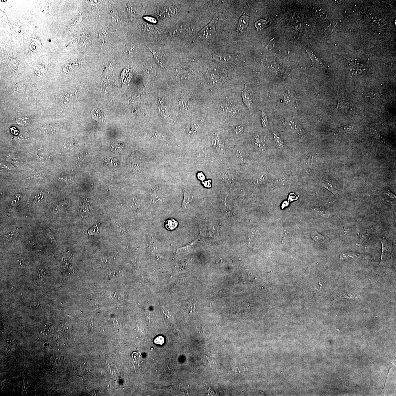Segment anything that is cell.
<instances>
[{"label":"cell","instance_id":"cell-1","mask_svg":"<svg viewBox=\"0 0 396 396\" xmlns=\"http://www.w3.org/2000/svg\"><path fill=\"white\" fill-rule=\"evenodd\" d=\"M219 110L221 114L228 116H233L238 113V110L234 104L229 102H224L220 104Z\"/></svg>","mask_w":396,"mask_h":396},{"label":"cell","instance_id":"cell-11","mask_svg":"<svg viewBox=\"0 0 396 396\" xmlns=\"http://www.w3.org/2000/svg\"><path fill=\"white\" fill-rule=\"evenodd\" d=\"M322 158L320 154H317L310 157L308 160V163L310 166L318 165L322 161Z\"/></svg>","mask_w":396,"mask_h":396},{"label":"cell","instance_id":"cell-31","mask_svg":"<svg viewBox=\"0 0 396 396\" xmlns=\"http://www.w3.org/2000/svg\"><path fill=\"white\" fill-rule=\"evenodd\" d=\"M261 120L262 125L263 127H267L268 123L267 116L265 113L263 111L262 112Z\"/></svg>","mask_w":396,"mask_h":396},{"label":"cell","instance_id":"cell-35","mask_svg":"<svg viewBox=\"0 0 396 396\" xmlns=\"http://www.w3.org/2000/svg\"><path fill=\"white\" fill-rule=\"evenodd\" d=\"M14 234L15 233L14 232H13V231H11L10 232L7 233L6 235L5 238L7 240H11L13 238V237H14Z\"/></svg>","mask_w":396,"mask_h":396},{"label":"cell","instance_id":"cell-27","mask_svg":"<svg viewBox=\"0 0 396 396\" xmlns=\"http://www.w3.org/2000/svg\"><path fill=\"white\" fill-rule=\"evenodd\" d=\"M22 196L20 194H17L13 197L11 201V204L13 206H15L18 204L22 201Z\"/></svg>","mask_w":396,"mask_h":396},{"label":"cell","instance_id":"cell-9","mask_svg":"<svg viewBox=\"0 0 396 396\" xmlns=\"http://www.w3.org/2000/svg\"><path fill=\"white\" fill-rule=\"evenodd\" d=\"M90 210L91 206L88 203L87 200H85L81 207L80 215L82 217H87L90 213Z\"/></svg>","mask_w":396,"mask_h":396},{"label":"cell","instance_id":"cell-15","mask_svg":"<svg viewBox=\"0 0 396 396\" xmlns=\"http://www.w3.org/2000/svg\"><path fill=\"white\" fill-rule=\"evenodd\" d=\"M289 177L286 174H282L279 176L275 180V184L278 186H284L288 182Z\"/></svg>","mask_w":396,"mask_h":396},{"label":"cell","instance_id":"cell-23","mask_svg":"<svg viewBox=\"0 0 396 396\" xmlns=\"http://www.w3.org/2000/svg\"><path fill=\"white\" fill-rule=\"evenodd\" d=\"M353 125L350 124L345 126L337 128L333 131L334 134L345 133L349 131L353 128Z\"/></svg>","mask_w":396,"mask_h":396},{"label":"cell","instance_id":"cell-25","mask_svg":"<svg viewBox=\"0 0 396 396\" xmlns=\"http://www.w3.org/2000/svg\"><path fill=\"white\" fill-rule=\"evenodd\" d=\"M101 230V225L100 223L95 224L88 231V233L91 235H95L98 233Z\"/></svg>","mask_w":396,"mask_h":396},{"label":"cell","instance_id":"cell-2","mask_svg":"<svg viewBox=\"0 0 396 396\" xmlns=\"http://www.w3.org/2000/svg\"><path fill=\"white\" fill-rule=\"evenodd\" d=\"M382 245V251L380 264L383 263L389 259L391 255L392 250L391 244L385 239H381Z\"/></svg>","mask_w":396,"mask_h":396},{"label":"cell","instance_id":"cell-21","mask_svg":"<svg viewBox=\"0 0 396 396\" xmlns=\"http://www.w3.org/2000/svg\"><path fill=\"white\" fill-rule=\"evenodd\" d=\"M358 255L353 252H345L340 256V259L342 260L356 259L358 258Z\"/></svg>","mask_w":396,"mask_h":396},{"label":"cell","instance_id":"cell-18","mask_svg":"<svg viewBox=\"0 0 396 396\" xmlns=\"http://www.w3.org/2000/svg\"><path fill=\"white\" fill-rule=\"evenodd\" d=\"M314 213L323 217L329 218L330 215V212L321 208H315L313 210Z\"/></svg>","mask_w":396,"mask_h":396},{"label":"cell","instance_id":"cell-6","mask_svg":"<svg viewBox=\"0 0 396 396\" xmlns=\"http://www.w3.org/2000/svg\"><path fill=\"white\" fill-rule=\"evenodd\" d=\"M380 196L382 200L389 202H394L396 199L395 195L389 190L380 192Z\"/></svg>","mask_w":396,"mask_h":396},{"label":"cell","instance_id":"cell-19","mask_svg":"<svg viewBox=\"0 0 396 396\" xmlns=\"http://www.w3.org/2000/svg\"><path fill=\"white\" fill-rule=\"evenodd\" d=\"M246 371L247 369L244 368V367H237L231 368L228 371V372L229 374L233 375H238L242 374H244L246 372Z\"/></svg>","mask_w":396,"mask_h":396},{"label":"cell","instance_id":"cell-30","mask_svg":"<svg viewBox=\"0 0 396 396\" xmlns=\"http://www.w3.org/2000/svg\"><path fill=\"white\" fill-rule=\"evenodd\" d=\"M267 24V22L265 20H261L255 23V26L258 30H261L265 28Z\"/></svg>","mask_w":396,"mask_h":396},{"label":"cell","instance_id":"cell-16","mask_svg":"<svg viewBox=\"0 0 396 396\" xmlns=\"http://www.w3.org/2000/svg\"><path fill=\"white\" fill-rule=\"evenodd\" d=\"M152 52L156 62L161 67H164L165 66V61L162 54L157 51H153Z\"/></svg>","mask_w":396,"mask_h":396},{"label":"cell","instance_id":"cell-20","mask_svg":"<svg viewBox=\"0 0 396 396\" xmlns=\"http://www.w3.org/2000/svg\"><path fill=\"white\" fill-rule=\"evenodd\" d=\"M273 136L277 147L280 150H282L284 148V143L282 138L277 132H274Z\"/></svg>","mask_w":396,"mask_h":396},{"label":"cell","instance_id":"cell-22","mask_svg":"<svg viewBox=\"0 0 396 396\" xmlns=\"http://www.w3.org/2000/svg\"><path fill=\"white\" fill-rule=\"evenodd\" d=\"M311 237L315 242L317 243H321L324 242V237L319 234L317 231H313L311 233Z\"/></svg>","mask_w":396,"mask_h":396},{"label":"cell","instance_id":"cell-26","mask_svg":"<svg viewBox=\"0 0 396 396\" xmlns=\"http://www.w3.org/2000/svg\"><path fill=\"white\" fill-rule=\"evenodd\" d=\"M47 198L46 194L44 192H41L36 194L34 200L38 203H41L45 201Z\"/></svg>","mask_w":396,"mask_h":396},{"label":"cell","instance_id":"cell-28","mask_svg":"<svg viewBox=\"0 0 396 396\" xmlns=\"http://www.w3.org/2000/svg\"><path fill=\"white\" fill-rule=\"evenodd\" d=\"M255 145L262 152H263L266 150V146L265 143L261 139L259 138L256 139Z\"/></svg>","mask_w":396,"mask_h":396},{"label":"cell","instance_id":"cell-4","mask_svg":"<svg viewBox=\"0 0 396 396\" xmlns=\"http://www.w3.org/2000/svg\"><path fill=\"white\" fill-rule=\"evenodd\" d=\"M350 107L351 106L348 102L339 99L336 108V112L339 113H346L349 111Z\"/></svg>","mask_w":396,"mask_h":396},{"label":"cell","instance_id":"cell-32","mask_svg":"<svg viewBox=\"0 0 396 396\" xmlns=\"http://www.w3.org/2000/svg\"><path fill=\"white\" fill-rule=\"evenodd\" d=\"M340 298H349V299H355V298H359V296L351 294L344 293L342 294V296H340Z\"/></svg>","mask_w":396,"mask_h":396},{"label":"cell","instance_id":"cell-37","mask_svg":"<svg viewBox=\"0 0 396 396\" xmlns=\"http://www.w3.org/2000/svg\"><path fill=\"white\" fill-rule=\"evenodd\" d=\"M198 178L201 180H204V176L203 174L202 173H198Z\"/></svg>","mask_w":396,"mask_h":396},{"label":"cell","instance_id":"cell-5","mask_svg":"<svg viewBox=\"0 0 396 396\" xmlns=\"http://www.w3.org/2000/svg\"><path fill=\"white\" fill-rule=\"evenodd\" d=\"M379 97L378 92L376 90H372L367 93L365 95V99L369 103L374 102L377 101Z\"/></svg>","mask_w":396,"mask_h":396},{"label":"cell","instance_id":"cell-13","mask_svg":"<svg viewBox=\"0 0 396 396\" xmlns=\"http://www.w3.org/2000/svg\"><path fill=\"white\" fill-rule=\"evenodd\" d=\"M214 26L212 24H210L200 32L199 36L202 38H206L211 35L212 32L214 31Z\"/></svg>","mask_w":396,"mask_h":396},{"label":"cell","instance_id":"cell-36","mask_svg":"<svg viewBox=\"0 0 396 396\" xmlns=\"http://www.w3.org/2000/svg\"><path fill=\"white\" fill-rule=\"evenodd\" d=\"M351 231V230L349 229H344L343 232H342L341 233L342 236H345L346 234H347L349 233Z\"/></svg>","mask_w":396,"mask_h":396},{"label":"cell","instance_id":"cell-29","mask_svg":"<svg viewBox=\"0 0 396 396\" xmlns=\"http://www.w3.org/2000/svg\"><path fill=\"white\" fill-rule=\"evenodd\" d=\"M174 9L173 7H168V8H167L163 11L162 14L165 16L171 17L174 14Z\"/></svg>","mask_w":396,"mask_h":396},{"label":"cell","instance_id":"cell-3","mask_svg":"<svg viewBox=\"0 0 396 396\" xmlns=\"http://www.w3.org/2000/svg\"><path fill=\"white\" fill-rule=\"evenodd\" d=\"M242 97L243 101L246 106L251 110L253 108V101L251 93L248 89L247 87L245 85L244 90L242 91Z\"/></svg>","mask_w":396,"mask_h":396},{"label":"cell","instance_id":"cell-14","mask_svg":"<svg viewBox=\"0 0 396 396\" xmlns=\"http://www.w3.org/2000/svg\"><path fill=\"white\" fill-rule=\"evenodd\" d=\"M322 184L325 188L330 191V192L332 193L334 195H336L337 194V192L336 189H335L331 182L328 180L325 179L322 182Z\"/></svg>","mask_w":396,"mask_h":396},{"label":"cell","instance_id":"cell-17","mask_svg":"<svg viewBox=\"0 0 396 396\" xmlns=\"http://www.w3.org/2000/svg\"><path fill=\"white\" fill-rule=\"evenodd\" d=\"M29 138V135L26 132L22 131L15 137V139L17 142L22 143L27 141Z\"/></svg>","mask_w":396,"mask_h":396},{"label":"cell","instance_id":"cell-10","mask_svg":"<svg viewBox=\"0 0 396 396\" xmlns=\"http://www.w3.org/2000/svg\"><path fill=\"white\" fill-rule=\"evenodd\" d=\"M165 228L169 230H173L177 228L178 223L176 220L170 218L166 220L164 224Z\"/></svg>","mask_w":396,"mask_h":396},{"label":"cell","instance_id":"cell-8","mask_svg":"<svg viewBox=\"0 0 396 396\" xmlns=\"http://www.w3.org/2000/svg\"><path fill=\"white\" fill-rule=\"evenodd\" d=\"M184 198L182 204V208L183 209H187L193 202V196L188 192L183 190Z\"/></svg>","mask_w":396,"mask_h":396},{"label":"cell","instance_id":"cell-34","mask_svg":"<svg viewBox=\"0 0 396 396\" xmlns=\"http://www.w3.org/2000/svg\"><path fill=\"white\" fill-rule=\"evenodd\" d=\"M244 127L242 126L241 125L237 126L235 127L234 130L237 134H240L242 133L243 131Z\"/></svg>","mask_w":396,"mask_h":396},{"label":"cell","instance_id":"cell-7","mask_svg":"<svg viewBox=\"0 0 396 396\" xmlns=\"http://www.w3.org/2000/svg\"><path fill=\"white\" fill-rule=\"evenodd\" d=\"M249 22L248 16L246 15H243L241 17L239 21L238 26V30L241 32H243L247 26Z\"/></svg>","mask_w":396,"mask_h":396},{"label":"cell","instance_id":"cell-12","mask_svg":"<svg viewBox=\"0 0 396 396\" xmlns=\"http://www.w3.org/2000/svg\"><path fill=\"white\" fill-rule=\"evenodd\" d=\"M214 58L215 60L221 62H229L232 60V58L230 55L226 54L218 53L215 54L214 55Z\"/></svg>","mask_w":396,"mask_h":396},{"label":"cell","instance_id":"cell-33","mask_svg":"<svg viewBox=\"0 0 396 396\" xmlns=\"http://www.w3.org/2000/svg\"><path fill=\"white\" fill-rule=\"evenodd\" d=\"M164 338L162 336H158L154 340V343L158 345H162L164 343Z\"/></svg>","mask_w":396,"mask_h":396},{"label":"cell","instance_id":"cell-24","mask_svg":"<svg viewBox=\"0 0 396 396\" xmlns=\"http://www.w3.org/2000/svg\"><path fill=\"white\" fill-rule=\"evenodd\" d=\"M267 175L266 173L261 174L256 177L253 179L254 183L257 185H260L265 182L267 178Z\"/></svg>","mask_w":396,"mask_h":396}]
</instances>
